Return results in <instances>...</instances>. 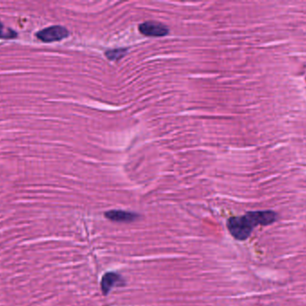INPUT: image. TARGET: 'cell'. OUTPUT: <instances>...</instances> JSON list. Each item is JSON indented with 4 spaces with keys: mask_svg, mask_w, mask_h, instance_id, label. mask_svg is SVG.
<instances>
[{
    "mask_svg": "<svg viewBox=\"0 0 306 306\" xmlns=\"http://www.w3.org/2000/svg\"><path fill=\"white\" fill-rule=\"evenodd\" d=\"M278 214L272 210L250 211L240 217L230 218L227 222L228 232L236 240L246 241L258 226H269L277 221Z\"/></svg>",
    "mask_w": 306,
    "mask_h": 306,
    "instance_id": "obj_1",
    "label": "cell"
},
{
    "mask_svg": "<svg viewBox=\"0 0 306 306\" xmlns=\"http://www.w3.org/2000/svg\"><path fill=\"white\" fill-rule=\"evenodd\" d=\"M36 36L43 42H59L69 36V31L64 26L53 25L38 32Z\"/></svg>",
    "mask_w": 306,
    "mask_h": 306,
    "instance_id": "obj_2",
    "label": "cell"
},
{
    "mask_svg": "<svg viewBox=\"0 0 306 306\" xmlns=\"http://www.w3.org/2000/svg\"><path fill=\"white\" fill-rule=\"evenodd\" d=\"M138 29L140 33L147 37H164L169 33V29L167 25L153 21L140 23Z\"/></svg>",
    "mask_w": 306,
    "mask_h": 306,
    "instance_id": "obj_3",
    "label": "cell"
},
{
    "mask_svg": "<svg viewBox=\"0 0 306 306\" xmlns=\"http://www.w3.org/2000/svg\"><path fill=\"white\" fill-rule=\"evenodd\" d=\"M125 280L122 278L119 274L116 272H107L102 278L101 288L102 294L107 296L111 291L112 288L116 286H124Z\"/></svg>",
    "mask_w": 306,
    "mask_h": 306,
    "instance_id": "obj_4",
    "label": "cell"
},
{
    "mask_svg": "<svg viewBox=\"0 0 306 306\" xmlns=\"http://www.w3.org/2000/svg\"><path fill=\"white\" fill-rule=\"evenodd\" d=\"M105 217L113 222L131 223L134 222L139 218L138 214L125 210H109L105 213Z\"/></svg>",
    "mask_w": 306,
    "mask_h": 306,
    "instance_id": "obj_5",
    "label": "cell"
},
{
    "mask_svg": "<svg viewBox=\"0 0 306 306\" xmlns=\"http://www.w3.org/2000/svg\"><path fill=\"white\" fill-rule=\"evenodd\" d=\"M126 53H127L126 49H116V50H108L106 51L105 56L109 61H120L122 58H124Z\"/></svg>",
    "mask_w": 306,
    "mask_h": 306,
    "instance_id": "obj_6",
    "label": "cell"
},
{
    "mask_svg": "<svg viewBox=\"0 0 306 306\" xmlns=\"http://www.w3.org/2000/svg\"><path fill=\"white\" fill-rule=\"evenodd\" d=\"M3 30H4L3 24L0 23V38L3 37Z\"/></svg>",
    "mask_w": 306,
    "mask_h": 306,
    "instance_id": "obj_7",
    "label": "cell"
}]
</instances>
